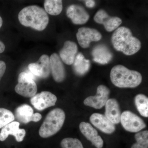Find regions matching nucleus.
<instances>
[{"label":"nucleus","instance_id":"obj_1","mask_svg":"<svg viewBox=\"0 0 148 148\" xmlns=\"http://www.w3.org/2000/svg\"><path fill=\"white\" fill-rule=\"evenodd\" d=\"M111 41L114 48L125 55H133L141 47L140 40L133 36L131 30L126 27L118 28L114 32Z\"/></svg>","mask_w":148,"mask_h":148},{"label":"nucleus","instance_id":"obj_2","mask_svg":"<svg viewBox=\"0 0 148 148\" xmlns=\"http://www.w3.org/2000/svg\"><path fill=\"white\" fill-rule=\"evenodd\" d=\"M18 17L21 25L38 31L45 30L49 22V17L45 10L36 5H29L22 9Z\"/></svg>","mask_w":148,"mask_h":148},{"label":"nucleus","instance_id":"obj_3","mask_svg":"<svg viewBox=\"0 0 148 148\" xmlns=\"http://www.w3.org/2000/svg\"><path fill=\"white\" fill-rule=\"evenodd\" d=\"M110 77L113 84L121 88L137 87L143 80L142 75L139 72L129 70L121 65H116L113 67Z\"/></svg>","mask_w":148,"mask_h":148},{"label":"nucleus","instance_id":"obj_4","mask_svg":"<svg viewBox=\"0 0 148 148\" xmlns=\"http://www.w3.org/2000/svg\"><path fill=\"white\" fill-rule=\"evenodd\" d=\"M66 118L65 112L56 108L48 113L40 127L39 134L41 138H47L57 133L64 125Z\"/></svg>","mask_w":148,"mask_h":148},{"label":"nucleus","instance_id":"obj_5","mask_svg":"<svg viewBox=\"0 0 148 148\" xmlns=\"http://www.w3.org/2000/svg\"><path fill=\"white\" fill-rule=\"evenodd\" d=\"M14 90L19 95L26 98H32L37 92L36 84L31 74L21 72L18 75V84Z\"/></svg>","mask_w":148,"mask_h":148},{"label":"nucleus","instance_id":"obj_6","mask_svg":"<svg viewBox=\"0 0 148 148\" xmlns=\"http://www.w3.org/2000/svg\"><path fill=\"white\" fill-rule=\"evenodd\" d=\"M120 122L123 128L128 132H138L146 127V123L141 118L129 111L121 114Z\"/></svg>","mask_w":148,"mask_h":148},{"label":"nucleus","instance_id":"obj_7","mask_svg":"<svg viewBox=\"0 0 148 148\" xmlns=\"http://www.w3.org/2000/svg\"><path fill=\"white\" fill-rule=\"evenodd\" d=\"M110 92V89L107 86L101 85L97 88L96 95L87 97L84 101V103L85 106L95 109L102 108L109 100Z\"/></svg>","mask_w":148,"mask_h":148},{"label":"nucleus","instance_id":"obj_8","mask_svg":"<svg viewBox=\"0 0 148 148\" xmlns=\"http://www.w3.org/2000/svg\"><path fill=\"white\" fill-rule=\"evenodd\" d=\"M76 37L79 45L83 48H87L90 46L92 42L100 40L102 36L101 33L96 29L82 27L78 30Z\"/></svg>","mask_w":148,"mask_h":148},{"label":"nucleus","instance_id":"obj_9","mask_svg":"<svg viewBox=\"0 0 148 148\" xmlns=\"http://www.w3.org/2000/svg\"><path fill=\"white\" fill-rule=\"evenodd\" d=\"M57 98L49 91H44L36 94L31 99V104L35 108L39 111L55 106Z\"/></svg>","mask_w":148,"mask_h":148},{"label":"nucleus","instance_id":"obj_10","mask_svg":"<svg viewBox=\"0 0 148 148\" xmlns=\"http://www.w3.org/2000/svg\"><path fill=\"white\" fill-rule=\"evenodd\" d=\"M28 68L35 75L42 79L47 78L51 72L49 56L46 54L42 55L37 62L29 64Z\"/></svg>","mask_w":148,"mask_h":148},{"label":"nucleus","instance_id":"obj_11","mask_svg":"<svg viewBox=\"0 0 148 148\" xmlns=\"http://www.w3.org/2000/svg\"><path fill=\"white\" fill-rule=\"evenodd\" d=\"M93 18L96 23L103 24L106 31L110 32L117 29L122 23L121 18L116 16H110L103 9L98 10Z\"/></svg>","mask_w":148,"mask_h":148},{"label":"nucleus","instance_id":"obj_12","mask_svg":"<svg viewBox=\"0 0 148 148\" xmlns=\"http://www.w3.org/2000/svg\"><path fill=\"white\" fill-rule=\"evenodd\" d=\"M15 116L18 121L22 123H29L31 121L37 122L41 119V114L39 113H34L32 107L27 104H23L15 110Z\"/></svg>","mask_w":148,"mask_h":148},{"label":"nucleus","instance_id":"obj_13","mask_svg":"<svg viewBox=\"0 0 148 148\" xmlns=\"http://www.w3.org/2000/svg\"><path fill=\"white\" fill-rule=\"evenodd\" d=\"M66 15L73 24L77 25L85 24L90 17L86 10L79 5L69 6L66 10Z\"/></svg>","mask_w":148,"mask_h":148},{"label":"nucleus","instance_id":"obj_14","mask_svg":"<svg viewBox=\"0 0 148 148\" xmlns=\"http://www.w3.org/2000/svg\"><path fill=\"white\" fill-rule=\"evenodd\" d=\"M50 71L53 79L57 82L64 81L66 76L64 64L58 54L53 53L49 58Z\"/></svg>","mask_w":148,"mask_h":148},{"label":"nucleus","instance_id":"obj_15","mask_svg":"<svg viewBox=\"0 0 148 148\" xmlns=\"http://www.w3.org/2000/svg\"><path fill=\"white\" fill-rule=\"evenodd\" d=\"M81 132L85 138L89 140L95 147L102 148L104 142L102 138L98 135L97 130L88 123L82 122L79 124Z\"/></svg>","mask_w":148,"mask_h":148},{"label":"nucleus","instance_id":"obj_16","mask_svg":"<svg viewBox=\"0 0 148 148\" xmlns=\"http://www.w3.org/2000/svg\"><path fill=\"white\" fill-rule=\"evenodd\" d=\"M90 120L94 126L106 134H112L115 130V125L102 114H92L90 116Z\"/></svg>","mask_w":148,"mask_h":148},{"label":"nucleus","instance_id":"obj_17","mask_svg":"<svg viewBox=\"0 0 148 148\" xmlns=\"http://www.w3.org/2000/svg\"><path fill=\"white\" fill-rule=\"evenodd\" d=\"M77 51V46L75 43L71 41H66L59 52L60 58L67 65H72Z\"/></svg>","mask_w":148,"mask_h":148},{"label":"nucleus","instance_id":"obj_18","mask_svg":"<svg viewBox=\"0 0 148 148\" xmlns=\"http://www.w3.org/2000/svg\"><path fill=\"white\" fill-rule=\"evenodd\" d=\"M105 106L106 117L114 124L119 123L121 114L118 101L113 98L109 99Z\"/></svg>","mask_w":148,"mask_h":148},{"label":"nucleus","instance_id":"obj_19","mask_svg":"<svg viewBox=\"0 0 148 148\" xmlns=\"http://www.w3.org/2000/svg\"><path fill=\"white\" fill-rule=\"evenodd\" d=\"M92 60L98 64H108L113 58L112 53L106 45H99L96 46L92 51Z\"/></svg>","mask_w":148,"mask_h":148},{"label":"nucleus","instance_id":"obj_20","mask_svg":"<svg viewBox=\"0 0 148 148\" xmlns=\"http://www.w3.org/2000/svg\"><path fill=\"white\" fill-rule=\"evenodd\" d=\"M73 64L74 72L78 75H84L90 69V61L86 59L84 56L81 52L76 56Z\"/></svg>","mask_w":148,"mask_h":148},{"label":"nucleus","instance_id":"obj_21","mask_svg":"<svg viewBox=\"0 0 148 148\" xmlns=\"http://www.w3.org/2000/svg\"><path fill=\"white\" fill-rule=\"evenodd\" d=\"M44 5L46 12L53 16L59 15L63 10V2L61 0H46Z\"/></svg>","mask_w":148,"mask_h":148},{"label":"nucleus","instance_id":"obj_22","mask_svg":"<svg viewBox=\"0 0 148 148\" xmlns=\"http://www.w3.org/2000/svg\"><path fill=\"white\" fill-rule=\"evenodd\" d=\"M19 125L18 121H12L3 127L0 132V141H5L9 135L14 137L19 129Z\"/></svg>","mask_w":148,"mask_h":148},{"label":"nucleus","instance_id":"obj_23","mask_svg":"<svg viewBox=\"0 0 148 148\" xmlns=\"http://www.w3.org/2000/svg\"><path fill=\"white\" fill-rule=\"evenodd\" d=\"M135 106L142 116H148V98L145 95L139 94L135 98Z\"/></svg>","mask_w":148,"mask_h":148},{"label":"nucleus","instance_id":"obj_24","mask_svg":"<svg viewBox=\"0 0 148 148\" xmlns=\"http://www.w3.org/2000/svg\"><path fill=\"white\" fill-rule=\"evenodd\" d=\"M135 138L136 143L132 145L131 148H148V130L138 132Z\"/></svg>","mask_w":148,"mask_h":148},{"label":"nucleus","instance_id":"obj_25","mask_svg":"<svg viewBox=\"0 0 148 148\" xmlns=\"http://www.w3.org/2000/svg\"><path fill=\"white\" fill-rule=\"evenodd\" d=\"M15 117L12 112L7 109L0 108V128L13 121Z\"/></svg>","mask_w":148,"mask_h":148},{"label":"nucleus","instance_id":"obj_26","mask_svg":"<svg viewBox=\"0 0 148 148\" xmlns=\"http://www.w3.org/2000/svg\"><path fill=\"white\" fill-rule=\"evenodd\" d=\"M61 146L62 148H84L79 140L71 138L63 139L61 141Z\"/></svg>","mask_w":148,"mask_h":148},{"label":"nucleus","instance_id":"obj_27","mask_svg":"<svg viewBox=\"0 0 148 148\" xmlns=\"http://www.w3.org/2000/svg\"><path fill=\"white\" fill-rule=\"evenodd\" d=\"M26 130L24 129H19L16 135L14 136L17 142H21L24 140L26 135Z\"/></svg>","mask_w":148,"mask_h":148},{"label":"nucleus","instance_id":"obj_28","mask_svg":"<svg viewBox=\"0 0 148 148\" xmlns=\"http://www.w3.org/2000/svg\"><path fill=\"white\" fill-rule=\"evenodd\" d=\"M6 66L4 61H0V81L5 72Z\"/></svg>","mask_w":148,"mask_h":148},{"label":"nucleus","instance_id":"obj_29","mask_svg":"<svg viewBox=\"0 0 148 148\" xmlns=\"http://www.w3.org/2000/svg\"><path fill=\"white\" fill-rule=\"evenodd\" d=\"M86 5L88 8H92L95 5V2L92 0H87L85 1Z\"/></svg>","mask_w":148,"mask_h":148},{"label":"nucleus","instance_id":"obj_30","mask_svg":"<svg viewBox=\"0 0 148 148\" xmlns=\"http://www.w3.org/2000/svg\"><path fill=\"white\" fill-rule=\"evenodd\" d=\"M5 49V45L2 42L0 41V53H3Z\"/></svg>","mask_w":148,"mask_h":148},{"label":"nucleus","instance_id":"obj_31","mask_svg":"<svg viewBox=\"0 0 148 148\" xmlns=\"http://www.w3.org/2000/svg\"><path fill=\"white\" fill-rule=\"evenodd\" d=\"M3 21L2 18L0 16V28L2 26Z\"/></svg>","mask_w":148,"mask_h":148}]
</instances>
